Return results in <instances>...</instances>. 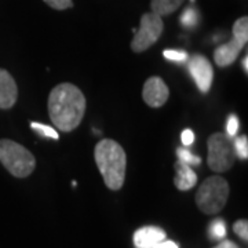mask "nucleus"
Masks as SVG:
<instances>
[{
  "instance_id": "1",
  "label": "nucleus",
  "mask_w": 248,
  "mask_h": 248,
  "mask_svg": "<svg viewBox=\"0 0 248 248\" xmlns=\"http://www.w3.org/2000/svg\"><path fill=\"white\" fill-rule=\"evenodd\" d=\"M86 97L72 83L55 86L48 97V115L53 124L63 133L73 131L86 113Z\"/></svg>"
},
{
  "instance_id": "2",
  "label": "nucleus",
  "mask_w": 248,
  "mask_h": 248,
  "mask_svg": "<svg viewBox=\"0 0 248 248\" xmlns=\"http://www.w3.org/2000/svg\"><path fill=\"white\" fill-rule=\"evenodd\" d=\"M94 157L105 185L110 190L122 189L127 167V157L122 145L113 140H101L95 146Z\"/></svg>"
},
{
  "instance_id": "3",
  "label": "nucleus",
  "mask_w": 248,
  "mask_h": 248,
  "mask_svg": "<svg viewBox=\"0 0 248 248\" xmlns=\"http://www.w3.org/2000/svg\"><path fill=\"white\" fill-rule=\"evenodd\" d=\"M0 163L17 178L29 177L36 167L35 156L11 140H0Z\"/></svg>"
},
{
  "instance_id": "4",
  "label": "nucleus",
  "mask_w": 248,
  "mask_h": 248,
  "mask_svg": "<svg viewBox=\"0 0 248 248\" xmlns=\"http://www.w3.org/2000/svg\"><path fill=\"white\" fill-rule=\"evenodd\" d=\"M229 197V184L225 178L213 175L207 178L196 193V204L204 214H218Z\"/></svg>"
},
{
  "instance_id": "5",
  "label": "nucleus",
  "mask_w": 248,
  "mask_h": 248,
  "mask_svg": "<svg viewBox=\"0 0 248 248\" xmlns=\"http://www.w3.org/2000/svg\"><path fill=\"white\" fill-rule=\"evenodd\" d=\"M208 167L215 172H225L232 169L236 152L233 146V141L228 134L215 133L208 141Z\"/></svg>"
},
{
  "instance_id": "6",
  "label": "nucleus",
  "mask_w": 248,
  "mask_h": 248,
  "mask_svg": "<svg viewBox=\"0 0 248 248\" xmlns=\"http://www.w3.org/2000/svg\"><path fill=\"white\" fill-rule=\"evenodd\" d=\"M248 40V18H239L233 25V37L229 43L219 46L214 53V61L218 66L226 68L236 61Z\"/></svg>"
},
{
  "instance_id": "7",
  "label": "nucleus",
  "mask_w": 248,
  "mask_h": 248,
  "mask_svg": "<svg viewBox=\"0 0 248 248\" xmlns=\"http://www.w3.org/2000/svg\"><path fill=\"white\" fill-rule=\"evenodd\" d=\"M163 29L164 24L160 16L155 13H145L141 17L140 29L135 32L131 42V50L134 53H143L159 40Z\"/></svg>"
},
{
  "instance_id": "8",
  "label": "nucleus",
  "mask_w": 248,
  "mask_h": 248,
  "mask_svg": "<svg viewBox=\"0 0 248 248\" xmlns=\"http://www.w3.org/2000/svg\"><path fill=\"white\" fill-rule=\"evenodd\" d=\"M187 69L195 80L197 89L200 90L203 94L208 93L211 89V84H213L214 76L213 66H211L210 61L203 55H193L189 60Z\"/></svg>"
},
{
  "instance_id": "9",
  "label": "nucleus",
  "mask_w": 248,
  "mask_h": 248,
  "mask_svg": "<svg viewBox=\"0 0 248 248\" xmlns=\"http://www.w3.org/2000/svg\"><path fill=\"white\" fill-rule=\"evenodd\" d=\"M170 91L164 80L157 76H153L145 81V86L142 90V98L146 102V105L151 108L163 107L169 99Z\"/></svg>"
},
{
  "instance_id": "10",
  "label": "nucleus",
  "mask_w": 248,
  "mask_h": 248,
  "mask_svg": "<svg viewBox=\"0 0 248 248\" xmlns=\"http://www.w3.org/2000/svg\"><path fill=\"white\" fill-rule=\"evenodd\" d=\"M18 99L16 80L6 69H0V109H10Z\"/></svg>"
},
{
  "instance_id": "11",
  "label": "nucleus",
  "mask_w": 248,
  "mask_h": 248,
  "mask_svg": "<svg viewBox=\"0 0 248 248\" xmlns=\"http://www.w3.org/2000/svg\"><path fill=\"white\" fill-rule=\"evenodd\" d=\"M166 240V232L157 226H145L134 233V244L137 248H153Z\"/></svg>"
},
{
  "instance_id": "12",
  "label": "nucleus",
  "mask_w": 248,
  "mask_h": 248,
  "mask_svg": "<svg viewBox=\"0 0 248 248\" xmlns=\"http://www.w3.org/2000/svg\"><path fill=\"white\" fill-rule=\"evenodd\" d=\"M174 167H175V171H177V175H175V179H174V184L177 186V189H179V190H189L197 184V175H196L195 171L190 169L189 164L178 160Z\"/></svg>"
},
{
  "instance_id": "13",
  "label": "nucleus",
  "mask_w": 248,
  "mask_h": 248,
  "mask_svg": "<svg viewBox=\"0 0 248 248\" xmlns=\"http://www.w3.org/2000/svg\"><path fill=\"white\" fill-rule=\"evenodd\" d=\"M185 0H152L151 7L152 13L157 14L160 17L163 16H170L174 11L179 9V6L184 3Z\"/></svg>"
},
{
  "instance_id": "14",
  "label": "nucleus",
  "mask_w": 248,
  "mask_h": 248,
  "mask_svg": "<svg viewBox=\"0 0 248 248\" xmlns=\"http://www.w3.org/2000/svg\"><path fill=\"white\" fill-rule=\"evenodd\" d=\"M199 22V13L193 7H187L181 16V24L185 28H195Z\"/></svg>"
},
{
  "instance_id": "15",
  "label": "nucleus",
  "mask_w": 248,
  "mask_h": 248,
  "mask_svg": "<svg viewBox=\"0 0 248 248\" xmlns=\"http://www.w3.org/2000/svg\"><path fill=\"white\" fill-rule=\"evenodd\" d=\"M208 234L210 237L214 240H221L226 236V226H225V222L222 219H215L211 222L210 225V229H208Z\"/></svg>"
},
{
  "instance_id": "16",
  "label": "nucleus",
  "mask_w": 248,
  "mask_h": 248,
  "mask_svg": "<svg viewBox=\"0 0 248 248\" xmlns=\"http://www.w3.org/2000/svg\"><path fill=\"white\" fill-rule=\"evenodd\" d=\"M31 127H32V130H35L36 133H39L42 137H45V138H51V140H58L60 138V135L58 133L54 130L53 127H50V125H46V124L42 123H31Z\"/></svg>"
},
{
  "instance_id": "17",
  "label": "nucleus",
  "mask_w": 248,
  "mask_h": 248,
  "mask_svg": "<svg viewBox=\"0 0 248 248\" xmlns=\"http://www.w3.org/2000/svg\"><path fill=\"white\" fill-rule=\"evenodd\" d=\"M233 146H234V152L236 155L241 157V159H247L248 157V140L246 135L237 137L233 141Z\"/></svg>"
},
{
  "instance_id": "18",
  "label": "nucleus",
  "mask_w": 248,
  "mask_h": 248,
  "mask_svg": "<svg viewBox=\"0 0 248 248\" xmlns=\"http://www.w3.org/2000/svg\"><path fill=\"white\" fill-rule=\"evenodd\" d=\"M177 155L179 161L186 163V164H189V166H199V164L202 163V159H200V157L192 155V153L187 151V149H185V148H179L177 151Z\"/></svg>"
},
{
  "instance_id": "19",
  "label": "nucleus",
  "mask_w": 248,
  "mask_h": 248,
  "mask_svg": "<svg viewBox=\"0 0 248 248\" xmlns=\"http://www.w3.org/2000/svg\"><path fill=\"white\" fill-rule=\"evenodd\" d=\"M163 55L170 61L185 62L187 60V53L184 50H166Z\"/></svg>"
},
{
  "instance_id": "20",
  "label": "nucleus",
  "mask_w": 248,
  "mask_h": 248,
  "mask_svg": "<svg viewBox=\"0 0 248 248\" xmlns=\"http://www.w3.org/2000/svg\"><path fill=\"white\" fill-rule=\"evenodd\" d=\"M54 10H66L73 7V0H45Z\"/></svg>"
},
{
  "instance_id": "21",
  "label": "nucleus",
  "mask_w": 248,
  "mask_h": 248,
  "mask_svg": "<svg viewBox=\"0 0 248 248\" xmlns=\"http://www.w3.org/2000/svg\"><path fill=\"white\" fill-rule=\"evenodd\" d=\"M239 131V119L236 115H231L228 119V125H226V133L228 135L233 138Z\"/></svg>"
},
{
  "instance_id": "22",
  "label": "nucleus",
  "mask_w": 248,
  "mask_h": 248,
  "mask_svg": "<svg viewBox=\"0 0 248 248\" xmlns=\"http://www.w3.org/2000/svg\"><path fill=\"white\" fill-rule=\"evenodd\" d=\"M233 229L236 232V234L241 237L243 240H246L247 241L248 239V223L247 221H237L234 223V226H233Z\"/></svg>"
},
{
  "instance_id": "23",
  "label": "nucleus",
  "mask_w": 248,
  "mask_h": 248,
  "mask_svg": "<svg viewBox=\"0 0 248 248\" xmlns=\"http://www.w3.org/2000/svg\"><path fill=\"white\" fill-rule=\"evenodd\" d=\"M181 141L185 146H190L193 142H195V134L192 130H185L182 135H181Z\"/></svg>"
},
{
  "instance_id": "24",
  "label": "nucleus",
  "mask_w": 248,
  "mask_h": 248,
  "mask_svg": "<svg viewBox=\"0 0 248 248\" xmlns=\"http://www.w3.org/2000/svg\"><path fill=\"white\" fill-rule=\"evenodd\" d=\"M153 248H179V247H178V244H175L174 241L163 240V241H160L159 244H156Z\"/></svg>"
},
{
  "instance_id": "25",
  "label": "nucleus",
  "mask_w": 248,
  "mask_h": 248,
  "mask_svg": "<svg viewBox=\"0 0 248 248\" xmlns=\"http://www.w3.org/2000/svg\"><path fill=\"white\" fill-rule=\"evenodd\" d=\"M221 248H239L234 243H232V241H223L221 246H219Z\"/></svg>"
},
{
  "instance_id": "26",
  "label": "nucleus",
  "mask_w": 248,
  "mask_h": 248,
  "mask_svg": "<svg viewBox=\"0 0 248 248\" xmlns=\"http://www.w3.org/2000/svg\"><path fill=\"white\" fill-rule=\"evenodd\" d=\"M243 66H244V71L247 72L248 71V57L246 55L244 57V60H243Z\"/></svg>"
},
{
  "instance_id": "27",
  "label": "nucleus",
  "mask_w": 248,
  "mask_h": 248,
  "mask_svg": "<svg viewBox=\"0 0 248 248\" xmlns=\"http://www.w3.org/2000/svg\"><path fill=\"white\" fill-rule=\"evenodd\" d=\"M217 248H221V247H217Z\"/></svg>"
}]
</instances>
